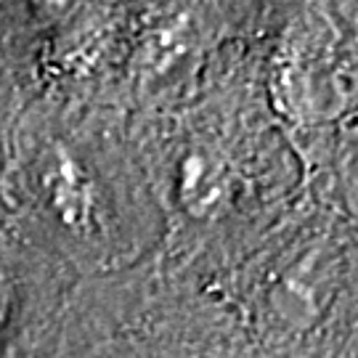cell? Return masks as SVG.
<instances>
[{"label": "cell", "mask_w": 358, "mask_h": 358, "mask_svg": "<svg viewBox=\"0 0 358 358\" xmlns=\"http://www.w3.org/2000/svg\"><path fill=\"white\" fill-rule=\"evenodd\" d=\"M266 38L194 101L130 117L165 223L154 255L215 287L308 205L306 165L263 88Z\"/></svg>", "instance_id": "1"}, {"label": "cell", "mask_w": 358, "mask_h": 358, "mask_svg": "<svg viewBox=\"0 0 358 358\" xmlns=\"http://www.w3.org/2000/svg\"><path fill=\"white\" fill-rule=\"evenodd\" d=\"M0 215L77 282L138 266L165 236L130 117L62 99L24 101L3 133Z\"/></svg>", "instance_id": "2"}, {"label": "cell", "mask_w": 358, "mask_h": 358, "mask_svg": "<svg viewBox=\"0 0 358 358\" xmlns=\"http://www.w3.org/2000/svg\"><path fill=\"white\" fill-rule=\"evenodd\" d=\"M43 358H257L223 294L149 255L80 279Z\"/></svg>", "instance_id": "3"}, {"label": "cell", "mask_w": 358, "mask_h": 358, "mask_svg": "<svg viewBox=\"0 0 358 358\" xmlns=\"http://www.w3.org/2000/svg\"><path fill=\"white\" fill-rule=\"evenodd\" d=\"M75 282L0 215V358H43Z\"/></svg>", "instance_id": "4"}, {"label": "cell", "mask_w": 358, "mask_h": 358, "mask_svg": "<svg viewBox=\"0 0 358 358\" xmlns=\"http://www.w3.org/2000/svg\"><path fill=\"white\" fill-rule=\"evenodd\" d=\"M24 96L19 88V80L13 75L11 53L6 45V29H3V6H0V138L8 130L11 120L22 109Z\"/></svg>", "instance_id": "5"}]
</instances>
